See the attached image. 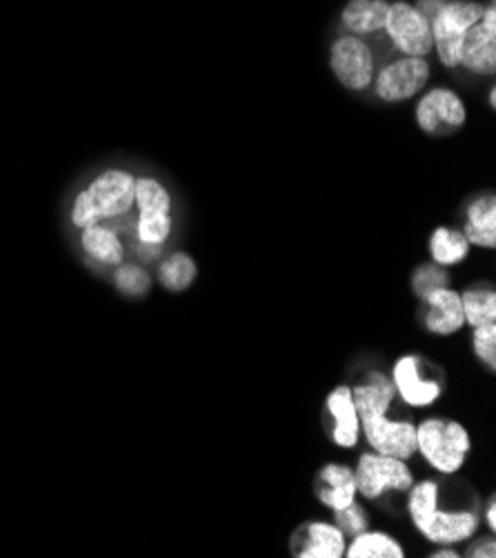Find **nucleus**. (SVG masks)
<instances>
[{
	"label": "nucleus",
	"mask_w": 496,
	"mask_h": 558,
	"mask_svg": "<svg viewBox=\"0 0 496 558\" xmlns=\"http://www.w3.org/2000/svg\"><path fill=\"white\" fill-rule=\"evenodd\" d=\"M465 325L479 327L485 323H496V292L489 286H472L461 292Z\"/></svg>",
	"instance_id": "5701e85b"
},
{
	"label": "nucleus",
	"mask_w": 496,
	"mask_h": 558,
	"mask_svg": "<svg viewBox=\"0 0 496 558\" xmlns=\"http://www.w3.org/2000/svg\"><path fill=\"white\" fill-rule=\"evenodd\" d=\"M472 350L489 372L496 369V323L472 327Z\"/></svg>",
	"instance_id": "bb28decb"
},
{
	"label": "nucleus",
	"mask_w": 496,
	"mask_h": 558,
	"mask_svg": "<svg viewBox=\"0 0 496 558\" xmlns=\"http://www.w3.org/2000/svg\"><path fill=\"white\" fill-rule=\"evenodd\" d=\"M390 410L359 412L361 434L372 452L410 461L416 454V425L412 421L388 418Z\"/></svg>",
	"instance_id": "39448f33"
},
{
	"label": "nucleus",
	"mask_w": 496,
	"mask_h": 558,
	"mask_svg": "<svg viewBox=\"0 0 496 558\" xmlns=\"http://www.w3.org/2000/svg\"><path fill=\"white\" fill-rule=\"evenodd\" d=\"M335 523L341 527V532H343L346 536H354V534H359V532H363V530L370 527L367 512H365L363 506L356 504V500H354L352 506H348L346 510L335 512Z\"/></svg>",
	"instance_id": "c85d7f7f"
},
{
	"label": "nucleus",
	"mask_w": 496,
	"mask_h": 558,
	"mask_svg": "<svg viewBox=\"0 0 496 558\" xmlns=\"http://www.w3.org/2000/svg\"><path fill=\"white\" fill-rule=\"evenodd\" d=\"M348 547V536L337 523L312 521L303 527L301 545H292L299 558H343Z\"/></svg>",
	"instance_id": "dca6fc26"
},
{
	"label": "nucleus",
	"mask_w": 496,
	"mask_h": 558,
	"mask_svg": "<svg viewBox=\"0 0 496 558\" xmlns=\"http://www.w3.org/2000/svg\"><path fill=\"white\" fill-rule=\"evenodd\" d=\"M446 286H450V276H448L446 267H440L436 263H427V265L416 267V271L412 276V290L419 299L425 296L427 292L436 290V288H446Z\"/></svg>",
	"instance_id": "cd10ccee"
},
{
	"label": "nucleus",
	"mask_w": 496,
	"mask_h": 558,
	"mask_svg": "<svg viewBox=\"0 0 496 558\" xmlns=\"http://www.w3.org/2000/svg\"><path fill=\"white\" fill-rule=\"evenodd\" d=\"M465 556L470 558H494L496 556V543L494 538H481L476 543H472L465 551Z\"/></svg>",
	"instance_id": "7c9ffc66"
},
{
	"label": "nucleus",
	"mask_w": 496,
	"mask_h": 558,
	"mask_svg": "<svg viewBox=\"0 0 496 558\" xmlns=\"http://www.w3.org/2000/svg\"><path fill=\"white\" fill-rule=\"evenodd\" d=\"M172 214H138L136 236L143 247L160 250L172 234Z\"/></svg>",
	"instance_id": "393cba45"
},
{
	"label": "nucleus",
	"mask_w": 496,
	"mask_h": 558,
	"mask_svg": "<svg viewBox=\"0 0 496 558\" xmlns=\"http://www.w3.org/2000/svg\"><path fill=\"white\" fill-rule=\"evenodd\" d=\"M459 68L476 76H492L496 72V5L494 3L485 5L479 23L468 29L461 47Z\"/></svg>",
	"instance_id": "f8f14e48"
},
{
	"label": "nucleus",
	"mask_w": 496,
	"mask_h": 558,
	"mask_svg": "<svg viewBox=\"0 0 496 558\" xmlns=\"http://www.w3.org/2000/svg\"><path fill=\"white\" fill-rule=\"evenodd\" d=\"M134 205L138 214H172V194L158 179L141 177L134 187Z\"/></svg>",
	"instance_id": "b1692460"
},
{
	"label": "nucleus",
	"mask_w": 496,
	"mask_h": 558,
	"mask_svg": "<svg viewBox=\"0 0 496 558\" xmlns=\"http://www.w3.org/2000/svg\"><path fill=\"white\" fill-rule=\"evenodd\" d=\"M329 68L335 78L350 92H365L374 83L376 59L365 38L343 34L329 47Z\"/></svg>",
	"instance_id": "423d86ee"
},
{
	"label": "nucleus",
	"mask_w": 496,
	"mask_h": 558,
	"mask_svg": "<svg viewBox=\"0 0 496 558\" xmlns=\"http://www.w3.org/2000/svg\"><path fill=\"white\" fill-rule=\"evenodd\" d=\"M390 380L395 385L397 399H401L408 408L423 410L434 405L440 395H444V387L436 378H425L423 374V361L416 354H403L390 372Z\"/></svg>",
	"instance_id": "9b49d317"
},
{
	"label": "nucleus",
	"mask_w": 496,
	"mask_h": 558,
	"mask_svg": "<svg viewBox=\"0 0 496 558\" xmlns=\"http://www.w3.org/2000/svg\"><path fill=\"white\" fill-rule=\"evenodd\" d=\"M470 450V432L457 421L425 418L416 425V454L438 474L452 476L461 472Z\"/></svg>",
	"instance_id": "f03ea898"
},
{
	"label": "nucleus",
	"mask_w": 496,
	"mask_h": 558,
	"mask_svg": "<svg viewBox=\"0 0 496 558\" xmlns=\"http://www.w3.org/2000/svg\"><path fill=\"white\" fill-rule=\"evenodd\" d=\"M481 3L476 0H448L432 19V43L438 53V61L448 70H457L461 63V47L465 34L472 25L479 23L483 14Z\"/></svg>",
	"instance_id": "7ed1b4c3"
},
{
	"label": "nucleus",
	"mask_w": 496,
	"mask_h": 558,
	"mask_svg": "<svg viewBox=\"0 0 496 558\" xmlns=\"http://www.w3.org/2000/svg\"><path fill=\"white\" fill-rule=\"evenodd\" d=\"M354 478L356 492L367 500H378L388 492L406 494L414 485V472L408 461L378 452H363L359 457Z\"/></svg>",
	"instance_id": "20e7f679"
},
{
	"label": "nucleus",
	"mask_w": 496,
	"mask_h": 558,
	"mask_svg": "<svg viewBox=\"0 0 496 558\" xmlns=\"http://www.w3.org/2000/svg\"><path fill=\"white\" fill-rule=\"evenodd\" d=\"M70 218H72V226L78 228V230H85V228H92L96 226V222H100L96 209H94V203L87 194V190H81L72 203V211H70Z\"/></svg>",
	"instance_id": "c756f323"
},
{
	"label": "nucleus",
	"mask_w": 496,
	"mask_h": 558,
	"mask_svg": "<svg viewBox=\"0 0 496 558\" xmlns=\"http://www.w3.org/2000/svg\"><path fill=\"white\" fill-rule=\"evenodd\" d=\"M196 276H198V265L185 252L170 254L158 267V281L162 283L165 290H170L174 294L190 290L192 283L196 281Z\"/></svg>",
	"instance_id": "4be33fe9"
},
{
	"label": "nucleus",
	"mask_w": 496,
	"mask_h": 558,
	"mask_svg": "<svg viewBox=\"0 0 496 558\" xmlns=\"http://www.w3.org/2000/svg\"><path fill=\"white\" fill-rule=\"evenodd\" d=\"M383 32L388 34L390 43L403 56H419V59H425V56L434 51L430 19L416 5L406 3V0L390 3Z\"/></svg>",
	"instance_id": "6e6552de"
},
{
	"label": "nucleus",
	"mask_w": 496,
	"mask_h": 558,
	"mask_svg": "<svg viewBox=\"0 0 496 558\" xmlns=\"http://www.w3.org/2000/svg\"><path fill=\"white\" fill-rule=\"evenodd\" d=\"M408 494V514L416 532L438 547H452L470 541L481 519L474 510H440V485L434 478L414 481Z\"/></svg>",
	"instance_id": "f257e3e1"
},
{
	"label": "nucleus",
	"mask_w": 496,
	"mask_h": 558,
	"mask_svg": "<svg viewBox=\"0 0 496 558\" xmlns=\"http://www.w3.org/2000/svg\"><path fill=\"white\" fill-rule=\"evenodd\" d=\"M423 301V327L436 337H452L465 327V314L461 303V292L450 286L436 288L421 296Z\"/></svg>",
	"instance_id": "ddd939ff"
},
{
	"label": "nucleus",
	"mask_w": 496,
	"mask_h": 558,
	"mask_svg": "<svg viewBox=\"0 0 496 558\" xmlns=\"http://www.w3.org/2000/svg\"><path fill=\"white\" fill-rule=\"evenodd\" d=\"M414 117L421 132L436 136L461 130L468 121V109L455 89L434 87L421 96Z\"/></svg>",
	"instance_id": "1a4fd4ad"
},
{
	"label": "nucleus",
	"mask_w": 496,
	"mask_h": 558,
	"mask_svg": "<svg viewBox=\"0 0 496 558\" xmlns=\"http://www.w3.org/2000/svg\"><path fill=\"white\" fill-rule=\"evenodd\" d=\"M316 498L318 504H323L327 510L339 512L352 506L356 500V478L354 470L343 465V463H327L318 472L316 481Z\"/></svg>",
	"instance_id": "2eb2a0df"
},
{
	"label": "nucleus",
	"mask_w": 496,
	"mask_h": 558,
	"mask_svg": "<svg viewBox=\"0 0 496 558\" xmlns=\"http://www.w3.org/2000/svg\"><path fill=\"white\" fill-rule=\"evenodd\" d=\"M388 10V0H350L341 12V25L352 36H374L383 32Z\"/></svg>",
	"instance_id": "f3484780"
},
{
	"label": "nucleus",
	"mask_w": 496,
	"mask_h": 558,
	"mask_svg": "<svg viewBox=\"0 0 496 558\" xmlns=\"http://www.w3.org/2000/svg\"><path fill=\"white\" fill-rule=\"evenodd\" d=\"M81 232V247L96 263L107 267H119L125 260V245L121 236L114 230L105 228L102 222H96V226L85 228Z\"/></svg>",
	"instance_id": "6ab92c4d"
},
{
	"label": "nucleus",
	"mask_w": 496,
	"mask_h": 558,
	"mask_svg": "<svg viewBox=\"0 0 496 558\" xmlns=\"http://www.w3.org/2000/svg\"><path fill=\"white\" fill-rule=\"evenodd\" d=\"M327 416L332 418V440L341 450H352L359 445L361 438V423L359 412L354 405L352 387L339 385L325 399Z\"/></svg>",
	"instance_id": "4468645a"
},
{
	"label": "nucleus",
	"mask_w": 496,
	"mask_h": 558,
	"mask_svg": "<svg viewBox=\"0 0 496 558\" xmlns=\"http://www.w3.org/2000/svg\"><path fill=\"white\" fill-rule=\"evenodd\" d=\"M114 286L121 294L138 299L152 290V276L141 265H119L114 274Z\"/></svg>",
	"instance_id": "a878e982"
},
{
	"label": "nucleus",
	"mask_w": 496,
	"mask_h": 558,
	"mask_svg": "<svg viewBox=\"0 0 496 558\" xmlns=\"http://www.w3.org/2000/svg\"><path fill=\"white\" fill-rule=\"evenodd\" d=\"M134 187L136 177L125 170H105L89 185L87 194L94 203V209L100 220L121 218L134 207Z\"/></svg>",
	"instance_id": "9d476101"
},
{
	"label": "nucleus",
	"mask_w": 496,
	"mask_h": 558,
	"mask_svg": "<svg viewBox=\"0 0 496 558\" xmlns=\"http://www.w3.org/2000/svg\"><path fill=\"white\" fill-rule=\"evenodd\" d=\"M470 247L465 234L455 228H436L427 241L432 263L440 267L461 265L470 256Z\"/></svg>",
	"instance_id": "412c9836"
},
{
	"label": "nucleus",
	"mask_w": 496,
	"mask_h": 558,
	"mask_svg": "<svg viewBox=\"0 0 496 558\" xmlns=\"http://www.w3.org/2000/svg\"><path fill=\"white\" fill-rule=\"evenodd\" d=\"M432 68L427 59L419 56H401L385 63L374 74V94L383 102H406L425 89L430 83Z\"/></svg>",
	"instance_id": "0eeeda50"
},
{
	"label": "nucleus",
	"mask_w": 496,
	"mask_h": 558,
	"mask_svg": "<svg viewBox=\"0 0 496 558\" xmlns=\"http://www.w3.org/2000/svg\"><path fill=\"white\" fill-rule=\"evenodd\" d=\"M446 3H448V0H416V8H419L427 19H432Z\"/></svg>",
	"instance_id": "2f4dec72"
},
{
	"label": "nucleus",
	"mask_w": 496,
	"mask_h": 558,
	"mask_svg": "<svg viewBox=\"0 0 496 558\" xmlns=\"http://www.w3.org/2000/svg\"><path fill=\"white\" fill-rule=\"evenodd\" d=\"M348 558H403L406 549L390 532L363 530L346 547Z\"/></svg>",
	"instance_id": "aec40b11"
},
{
	"label": "nucleus",
	"mask_w": 496,
	"mask_h": 558,
	"mask_svg": "<svg viewBox=\"0 0 496 558\" xmlns=\"http://www.w3.org/2000/svg\"><path fill=\"white\" fill-rule=\"evenodd\" d=\"M430 556H432V558H459L461 554H459L457 549H452V547H440V549L432 551Z\"/></svg>",
	"instance_id": "72a5a7b5"
},
{
	"label": "nucleus",
	"mask_w": 496,
	"mask_h": 558,
	"mask_svg": "<svg viewBox=\"0 0 496 558\" xmlns=\"http://www.w3.org/2000/svg\"><path fill=\"white\" fill-rule=\"evenodd\" d=\"M461 232L470 245L496 247V198L492 194H481L468 205V222Z\"/></svg>",
	"instance_id": "a211bd4d"
},
{
	"label": "nucleus",
	"mask_w": 496,
	"mask_h": 558,
	"mask_svg": "<svg viewBox=\"0 0 496 558\" xmlns=\"http://www.w3.org/2000/svg\"><path fill=\"white\" fill-rule=\"evenodd\" d=\"M494 105H496V92L489 89V107H494Z\"/></svg>",
	"instance_id": "f704fd0d"
},
{
	"label": "nucleus",
	"mask_w": 496,
	"mask_h": 558,
	"mask_svg": "<svg viewBox=\"0 0 496 558\" xmlns=\"http://www.w3.org/2000/svg\"><path fill=\"white\" fill-rule=\"evenodd\" d=\"M485 523H487V527L494 532L496 530V504H494V498H489V504H487V510H485Z\"/></svg>",
	"instance_id": "473e14b6"
}]
</instances>
